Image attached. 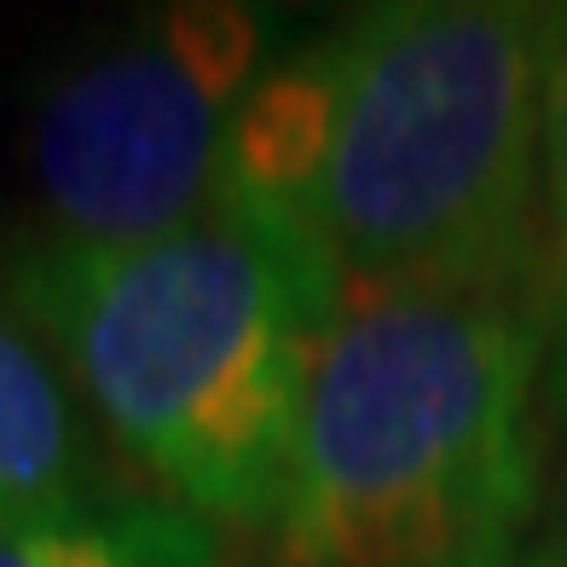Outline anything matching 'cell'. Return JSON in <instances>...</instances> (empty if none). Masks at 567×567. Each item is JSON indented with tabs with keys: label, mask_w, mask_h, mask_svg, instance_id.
Wrapping results in <instances>:
<instances>
[{
	"label": "cell",
	"mask_w": 567,
	"mask_h": 567,
	"mask_svg": "<svg viewBox=\"0 0 567 567\" xmlns=\"http://www.w3.org/2000/svg\"><path fill=\"white\" fill-rule=\"evenodd\" d=\"M7 290L168 504L209 527L278 522L307 365L342 307L313 244L215 197L134 249L35 238Z\"/></svg>",
	"instance_id": "6da1fadb"
},
{
	"label": "cell",
	"mask_w": 567,
	"mask_h": 567,
	"mask_svg": "<svg viewBox=\"0 0 567 567\" xmlns=\"http://www.w3.org/2000/svg\"><path fill=\"white\" fill-rule=\"evenodd\" d=\"M550 272L342 296L307 365L278 567H504L538 504Z\"/></svg>",
	"instance_id": "7a4b0ae2"
},
{
	"label": "cell",
	"mask_w": 567,
	"mask_h": 567,
	"mask_svg": "<svg viewBox=\"0 0 567 567\" xmlns=\"http://www.w3.org/2000/svg\"><path fill=\"white\" fill-rule=\"evenodd\" d=\"M561 7L400 0L330 30L337 111L319 244L342 296L545 272Z\"/></svg>",
	"instance_id": "3957f363"
},
{
	"label": "cell",
	"mask_w": 567,
	"mask_h": 567,
	"mask_svg": "<svg viewBox=\"0 0 567 567\" xmlns=\"http://www.w3.org/2000/svg\"><path fill=\"white\" fill-rule=\"evenodd\" d=\"M255 7H157L82 47L35 87L23 168L41 244L134 249L215 209L244 93L272 64Z\"/></svg>",
	"instance_id": "277c9868"
},
{
	"label": "cell",
	"mask_w": 567,
	"mask_h": 567,
	"mask_svg": "<svg viewBox=\"0 0 567 567\" xmlns=\"http://www.w3.org/2000/svg\"><path fill=\"white\" fill-rule=\"evenodd\" d=\"M330 111H337V53H330V35H319L255 75V87L231 116L220 174L226 203L296 231L319 255V179L330 151Z\"/></svg>",
	"instance_id": "5b68a950"
},
{
	"label": "cell",
	"mask_w": 567,
	"mask_h": 567,
	"mask_svg": "<svg viewBox=\"0 0 567 567\" xmlns=\"http://www.w3.org/2000/svg\"><path fill=\"white\" fill-rule=\"evenodd\" d=\"M116 498L99 486L93 417L59 353L0 290V522Z\"/></svg>",
	"instance_id": "8992f818"
},
{
	"label": "cell",
	"mask_w": 567,
	"mask_h": 567,
	"mask_svg": "<svg viewBox=\"0 0 567 567\" xmlns=\"http://www.w3.org/2000/svg\"><path fill=\"white\" fill-rule=\"evenodd\" d=\"M0 567H231V556L203 515L116 493L0 522Z\"/></svg>",
	"instance_id": "52a82bcc"
},
{
	"label": "cell",
	"mask_w": 567,
	"mask_h": 567,
	"mask_svg": "<svg viewBox=\"0 0 567 567\" xmlns=\"http://www.w3.org/2000/svg\"><path fill=\"white\" fill-rule=\"evenodd\" d=\"M545 197H550V301L567 337V7H561V41H556V82H550Z\"/></svg>",
	"instance_id": "ba28073f"
},
{
	"label": "cell",
	"mask_w": 567,
	"mask_h": 567,
	"mask_svg": "<svg viewBox=\"0 0 567 567\" xmlns=\"http://www.w3.org/2000/svg\"><path fill=\"white\" fill-rule=\"evenodd\" d=\"M504 567H567V533H556V538H538V545L515 550Z\"/></svg>",
	"instance_id": "9c48e42d"
}]
</instances>
